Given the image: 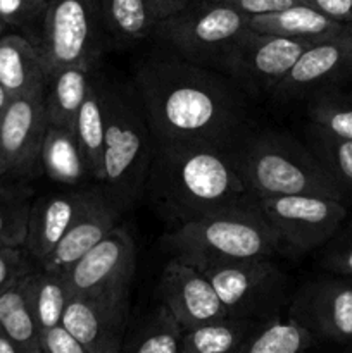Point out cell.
I'll use <instances>...</instances> for the list:
<instances>
[{"instance_id": "cell-1", "label": "cell", "mask_w": 352, "mask_h": 353, "mask_svg": "<svg viewBox=\"0 0 352 353\" xmlns=\"http://www.w3.org/2000/svg\"><path fill=\"white\" fill-rule=\"evenodd\" d=\"M131 81L157 145L237 147L252 131L244 90L224 72L166 45L138 61Z\"/></svg>"}, {"instance_id": "cell-2", "label": "cell", "mask_w": 352, "mask_h": 353, "mask_svg": "<svg viewBox=\"0 0 352 353\" xmlns=\"http://www.w3.org/2000/svg\"><path fill=\"white\" fill-rule=\"evenodd\" d=\"M175 224L254 203L240 174L235 147L157 145L147 195Z\"/></svg>"}, {"instance_id": "cell-3", "label": "cell", "mask_w": 352, "mask_h": 353, "mask_svg": "<svg viewBox=\"0 0 352 353\" xmlns=\"http://www.w3.org/2000/svg\"><path fill=\"white\" fill-rule=\"evenodd\" d=\"M106 140L99 186L123 216L147 195L157 141L133 81L104 74Z\"/></svg>"}, {"instance_id": "cell-4", "label": "cell", "mask_w": 352, "mask_h": 353, "mask_svg": "<svg viewBox=\"0 0 352 353\" xmlns=\"http://www.w3.org/2000/svg\"><path fill=\"white\" fill-rule=\"evenodd\" d=\"M238 169L255 199L276 195H321L345 200V193L320 159L292 134L251 131L235 147Z\"/></svg>"}, {"instance_id": "cell-5", "label": "cell", "mask_w": 352, "mask_h": 353, "mask_svg": "<svg viewBox=\"0 0 352 353\" xmlns=\"http://www.w3.org/2000/svg\"><path fill=\"white\" fill-rule=\"evenodd\" d=\"M164 243L173 257L197 269L242 259L275 257L282 252L255 202L175 224Z\"/></svg>"}, {"instance_id": "cell-6", "label": "cell", "mask_w": 352, "mask_h": 353, "mask_svg": "<svg viewBox=\"0 0 352 353\" xmlns=\"http://www.w3.org/2000/svg\"><path fill=\"white\" fill-rule=\"evenodd\" d=\"M248 28V16L217 0H193L155 24L154 38L195 64L216 69L231 41Z\"/></svg>"}, {"instance_id": "cell-7", "label": "cell", "mask_w": 352, "mask_h": 353, "mask_svg": "<svg viewBox=\"0 0 352 353\" xmlns=\"http://www.w3.org/2000/svg\"><path fill=\"white\" fill-rule=\"evenodd\" d=\"M99 0H48L38 48L47 76L66 65H99L107 43Z\"/></svg>"}, {"instance_id": "cell-8", "label": "cell", "mask_w": 352, "mask_h": 353, "mask_svg": "<svg viewBox=\"0 0 352 353\" xmlns=\"http://www.w3.org/2000/svg\"><path fill=\"white\" fill-rule=\"evenodd\" d=\"M209 278L228 316L264 321L280 316L289 276L273 257L242 259L200 269Z\"/></svg>"}, {"instance_id": "cell-9", "label": "cell", "mask_w": 352, "mask_h": 353, "mask_svg": "<svg viewBox=\"0 0 352 353\" xmlns=\"http://www.w3.org/2000/svg\"><path fill=\"white\" fill-rule=\"evenodd\" d=\"M255 205L278 238L280 248L292 255L323 247L349 216L344 200L304 193L262 196Z\"/></svg>"}, {"instance_id": "cell-10", "label": "cell", "mask_w": 352, "mask_h": 353, "mask_svg": "<svg viewBox=\"0 0 352 353\" xmlns=\"http://www.w3.org/2000/svg\"><path fill=\"white\" fill-rule=\"evenodd\" d=\"M309 45L245 28L224 50L216 69L230 76L244 92L273 93Z\"/></svg>"}, {"instance_id": "cell-11", "label": "cell", "mask_w": 352, "mask_h": 353, "mask_svg": "<svg viewBox=\"0 0 352 353\" xmlns=\"http://www.w3.org/2000/svg\"><path fill=\"white\" fill-rule=\"evenodd\" d=\"M131 286L99 293H71L61 323L86 353H119L130 321Z\"/></svg>"}, {"instance_id": "cell-12", "label": "cell", "mask_w": 352, "mask_h": 353, "mask_svg": "<svg viewBox=\"0 0 352 353\" xmlns=\"http://www.w3.org/2000/svg\"><path fill=\"white\" fill-rule=\"evenodd\" d=\"M289 316L317 340L347 348L352 343V279L333 274L306 283L292 296Z\"/></svg>"}, {"instance_id": "cell-13", "label": "cell", "mask_w": 352, "mask_h": 353, "mask_svg": "<svg viewBox=\"0 0 352 353\" xmlns=\"http://www.w3.org/2000/svg\"><path fill=\"white\" fill-rule=\"evenodd\" d=\"M352 79V30L311 43L273 90L278 99L297 100L338 88Z\"/></svg>"}, {"instance_id": "cell-14", "label": "cell", "mask_w": 352, "mask_h": 353, "mask_svg": "<svg viewBox=\"0 0 352 353\" xmlns=\"http://www.w3.org/2000/svg\"><path fill=\"white\" fill-rule=\"evenodd\" d=\"M48 121L45 114V86L23 97H14L0 119L3 179H26L40 169V152Z\"/></svg>"}, {"instance_id": "cell-15", "label": "cell", "mask_w": 352, "mask_h": 353, "mask_svg": "<svg viewBox=\"0 0 352 353\" xmlns=\"http://www.w3.org/2000/svg\"><path fill=\"white\" fill-rule=\"evenodd\" d=\"M137 245L124 226H116L64 272L71 293H99L133 285Z\"/></svg>"}, {"instance_id": "cell-16", "label": "cell", "mask_w": 352, "mask_h": 353, "mask_svg": "<svg viewBox=\"0 0 352 353\" xmlns=\"http://www.w3.org/2000/svg\"><path fill=\"white\" fill-rule=\"evenodd\" d=\"M161 302L171 309L185 330L228 316L213 283L195 265L173 257L159 279Z\"/></svg>"}, {"instance_id": "cell-17", "label": "cell", "mask_w": 352, "mask_h": 353, "mask_svg": "<svg viewBox=\"0 0 352 353\" xmlns=\"http://www.w3.org/2000/svg\"><path fill=\"white\" fill-rule=\"evenodd\" d=\"M119 217L121 212L107 200L102 188H92L88 202L79 216L72 221L54 250L43 261L38 262V268L64 274L90 248L95 247L114 228L119 226Z\"/></svg>"}, {"instance_id": "cell-18", "label": "cell", "mask_w": 352, "mask_h": 353, "mask_svg": "<svg viewBox=\"0 0 352 353\" xmlns=\"http://www.w3.org/2000/svg\"><path fill=\"white\" fill-rule=\"evenodd\" d=\"M92 188L72 186L68 192L48 193L31 202L28 233L23 248L31 261H43L61 241L72 221L79 216L90 199Z\"/></svg>"}, {"instance_id": "cell-19", "label": "cell", "mask_w": 352, "mask_h": 353, "mask_svg": "<svg viewBox=\"0 0 352 353\" xmlns=\"http://www.w3.org/2000/svg\"><path fill=\"white\" fill-rule=\"evenodd\" d=\"M248 28L261 33L282 34L309 43H316L352 30V26L340 23L304 2L292 3L271 12L248 16Z\"/></svg>"}, {"instance_id": "cell-20", "label": "cell", "mask_w": 352, "mask_h": 353, "mask_svg": "<svg viewBox=\"0 0 352 353\" xmlns=\"http://www.w3.org/2000/svg\"><path fill=\"white\" fill-rule=\"evenodd\" d=\"M47 71L38 45L23 33L0 37V83L12 97H23L47 85Z\"/></svg>"}, {"instance_id": "cell-21", "label": "cell", "mask_w": 352, "mask_h": 353, "mask_svg": "<svg viewBox=\"0 0 352 353\" xmlns=\"http://www.w3.org/2000/svg\"><path fill=\"white\" fill-rule=\"evenodd\" d=\"M99 65L72 64L52 72L45 85V114L48 124L75 126L76 114L88 92L90 78Z\"/></svg>"}, {"instance_id": "cell-22", "label": "cell", "mask_w": 352, "mask_h": 353, "mask_svg": "<svg viewBox=\"0 0 352 353\" xmlns=\"http://www.w3.org/2000/svg\"><path fill=\"white\" fill-rule=\"evenodd\" d=\"M75 137L81 147L93 181L102 178V154L106 140V102H104V74L99 68L90 78L88 92L76 114Z\"/></svg>"}, {"instance_id": "cell-23", "label": "cell", "mask_w": 352, "mask_h": 353, "mask_svg": "<svg viewBox=\"0 0 352 353\" xmlns=\"http://www.w3.org/2000/svg\"><path fill=\"white\" fill-rule=\"evenodd\" d=\"M40 169L62 186H79L92 178L81 147L69 128L48 124L40 152Z\"/></svg>"}, {"instance_id": "cell-24", "label": "cell", "mask_w": 352, "mask_h": 353, "mask_svg": "<svg viewBox=\"0 0 352 353\" xmlns=\"http://www.w3.org/2000/svg\"><path fill=\"white\" fill-rule=\"evenodd\" d=\"M185 327L166 303L145 314L133 331H126L123 350L126 353H182Z\"/></svg>"}, {"instance_id": "cell-25", "label": "cell", "mask_w": 352, "mask_h": 353, "mask_svg": "<svg viewBox=\"0 0 352 353\" xmlns=\"http://www.w3.org/2000/svg\"><path fill=\"white\" fill-rule=\"evenodd\" d=\"M107 38L117 47H133L154 38L155 19L145 0H99Z\"/></svg>"}, {"instance_id": "cell-26", "label": "cell", "mask_w": 352, "mask_h": 353, "mask_svg": "<svg viewBox=\"0 0 352 353\" xmlns=\"http://www.w3.org/2000/svg\"><path fill=\"white\" fill-rule=\"evenodd\" d=\"M0 326L19 353H41V331L28 296L24 276L0 292Z\"/></svg>"}, {"instance_id": "cell-27", "label": "cell", "mask_w": 352, "mask_h": 353, "mask_svg": "<svg viewBox=\"0 0 352 353\" xmlns=\"http://www.w3.org/2000/svg\"><path fill=\"white\" fill-rule=\"evenodd\" d=\"M316 341L317 338L292 316L286 319L275 316L255 324L238 353H299L313 348Z\"/></svg>"}, {"instance_id": "cell-28", "label": "cell", "mask_w": 352, "mask_h": 353, "mask_svg": "<svg viewBox=\"0 0 352 353\" xmlns=\"http://www.w3.org/2000/svg\"><path fill=\"white\" fill-rule=\"evenodd\" d=\"M259 321L224 316L185 330L182 353H238Z\"/></svg>"}, {"instance_id": "cell-29", "label": "cell", "mask_w": 352, "mask_h": 353, "mask_svg": "<svg viewBox=\"0 0 352 353\" xmlns=\"http://www.w3.org/2000/svg\"><path fill=\"white\" fill-rule=\"evenodd\" d=\"M24 285L40 331L61 323L66 303L71 296L64 274L40 268L31 269L24 276Z\"/></svg>"}, {"instance_id": "cell-30", "label": "cell", "mask_w": 352, "mask_h": 353, "mask_svg": "<svg viewBox=\"0 0 352 353\" xmlns=\"http://www.w3.org/2000/svg\"><path fill=\"white\" fill-rule=\"evenodd\" d=\"M313 133L331 138H352V90L330 88L311 97Z\"/></svg>"}, {"instance_id": "cell-31", "label": "cell", "mask_w": 352, "mask_h": 353, "mask_svg": "<svg viewBox=\"0 0 352 353\" xmlns=\"http://www.w3.org/2000/svg\"><path fill=\"white\" fill-rule=\"evenodd\" d=\"M30 192L0 178V245L23 247L31 209Z\"/></svg>"}, {"instance_id": "cell-32", "label": "cell", "mask_w": 352, "mask_h": 353, "mask_svg": "<svg viewBox=\"0 0 352 353\" xmlns=\"http://www.w3.org/2000/svg\"><path fill=\"white\" fill-rule=\"evenodd\" d=\"M313 152L345 195H352V138H331L311 133Z\"/></svg>"}, {"instance_id": "cell-33", "label": "cell", "mask_w": 352, "mask_h": 353, "mask_svg": "<svg viewBox=\"0 0 352 353\" xmlns=\"http://www.w3.org/2000/svg\"><path fill=\"white\" fill-rule=\"evenodd\" d=\"M48 0H0V21L7 28L19 30V33L38 45L41 19Z\"/></svg>"}, {"instance_id": "cell-34", "label": "cell", "mask_w": 352, "mask_h": 353, "mask_svg": "<svg viewBox=\"0 0 352 353\" xmlns=\"http://www.w3.org/2000/svg\"><path fill=\"white\" fill-rule=\"evenodd\" d=\"M323 247L321 261L324 268L331 274L352 279V219L349 216Z\"/></svg>"}, {"instance_id": "cell-35", "label": "cell", "mask_w": 352, "mask_h": 353, "mask_svg": "<svg viewBox=\"0 0 352 353\" xmlns=\"http://www.w3.org/2000/svg\"><path fill=\"white\" fill-rule=\"evenodd\" d=\"M30 255L23 247L0 245V292L31 271Z\"/></svg>"}, {"instance_id": "cell-36", "label": "cell", "mask_w": 352, "mask_h": 353, "mask_svg": "<svg viewBox=\"0 0 352 353\" xmlns=\"http://www.w3.org/2000/svg\"><path fill=\"white\" fill-rule=\"evenodd\" d=\"M41 353H86L85 347L62 323L47 327L40 333Z\"/></svg>"}, {"instance_id": "cell-37", "label": "cell", "mask_w": 352, "mask_h": 353, "mask_svg": "<svg viewBox=\"0 0 352 353\" xmlns=\"http://www.w3.org/2000/svg\"><path fill=\"white\" fill-rule=\"evenodd\" d=\"M217 2L228 3V6L235 7L247 16H255V14L283 9V7H289L292 3L300 2V0H217Z\"/></svg>"}, {"instance_id": "cell-38", "label": "cell", "mask_w": 352, "mask_h": 353, "mask_svg": "<svg viewBox=\"0 0 352 353\" xmlns=\"http://www.w3.org/2000/svg\"><path fill=\"white\" fill-rule=\"evenodd\" d=\"M326 16L352 26V0H300Z\"/></svg>"}, {"instance_id": "cell-39", "label": "cell", "mask_w": 352, "mask_h": 353, "mask_svg": "<svg viewBox=\"0 0 352 353\" xmlns=\"http://www.w3.org/2000/svg\"><path fill=\"white\" fill-rule=\"evenodd\" d=\"M145 2H147L155 23H159V21L166 19V17L173 16V14L185 9V7L188 6L190 2H193V0H145Z\"/></svg>"}, {"instance_id": "cell-40", "label": "cell", "mask_w": 352, "mask_h": 353, "mask_svg": "<svg viewBox=\"0 0 352 353\" xmlns=\"http://www.w3.org/2000/svg\"><path fill=\"white\" fill-rule=\"evenodd\" d=\"M0 353H19L17 347L14 345V341L7 336L2 326H0Z\"/></svg>"}, {"instance_id": "cell-41", "label": "cell", "mask_w": 352, "mask_h": 353, "mask_svg": "<svg viewBox=\"0 0 352 353\" xmlns=\"http://www.w3.org/2000/svg\"><path fill=\"white\" fill-rule=\"evenodd\" d=\"M10 100H12V97L9 95V92H7L2 86V83H0V119H2L3 112H6V109L9 107Z\"/></svg>"}, {"instance_id": "cell-42", "label": "cell", "mask_w": 352, "mask_h": 353, "mask_svg": "<svg viewBox=\"0 0 352 353\" xmlns=\"http://www.w3.org/2000/svg\"><path fill=\"white\" fill-rule=\"evenodd\" d=\"M6 176V161H3V147H2V131H0V178Z\"/></svg>"}, {"instance_id": "cell-43", "label": "cell", "mask_w": 352, "mask_h": 353, "mask_svg": "<svg viewBox=\"0 0 352 353\" xmlns=\"http://www.w3.org/2000/svg\"><path fill=\"white\" fill-rule=\"evenodd\" d=\"M6 28H7L6 24H3L2 21H0V37H2V34H3V31H6Z\"/></svg>"}, {"instance_id": "cell-44", "label": "cell", "mask_w": 352, "mask_h": 353, "mask_svg": "<svg viewBox=\"0 0 352 353\" xmlns=\"http://www.w3.org/2000/svg\"><path fill=\"white\" fill-rule=\"evenodd\" d=\"M345 350H347V352H351V353H352V343H351V345H349V347H347V348H345Z\"/></svg>"}]
</instances>
